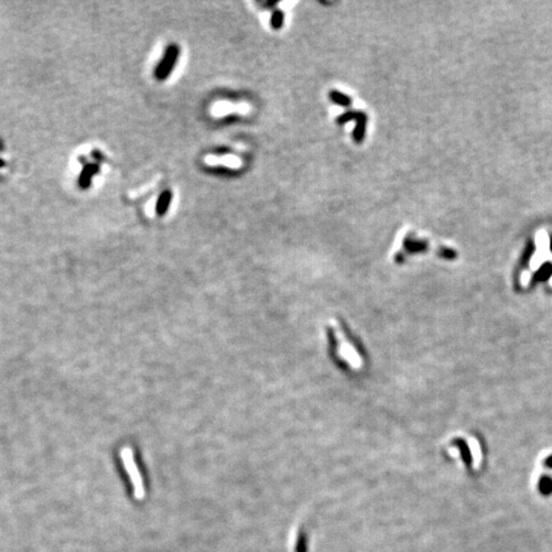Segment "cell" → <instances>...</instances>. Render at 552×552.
Listing matches in <instances>:
<instances>
[{
  "mask_svg": "<svg viewBox=\"0 0 552 552\" xmlns=\"http://www.w3.org/2000/svg\"><path fill=\"white\" fill-rule=\"evenodd\" d=\"M330 97L335 104L340 105V106H349L351 105V98L348 97V96L343 95V93L337 92V91H333Z\"/></svg>",
  "mask_w": 552,
  "mask_h": 552,
  "instance_id": "cell-10",
  "label": "cell"
},
{
  "mask_svg": "<svg viewBox=\"0 0 552 552\" xmlns=\"http://www.w3.org/2000/svg\"><path fill=\"white\" fill-rule=\"evenodd\" d=\"M538 490L543 496H549L552 493V478L548 476L541 477L538 482Z\"/></svg>",
  "mask_w": 552,
  "mask_h": 552,
  "instance_id": "cell-9",
  "label": "cell"
},
{
  "mask_svg": "<svg viewBox=\"0 0 552 552\" xmlns=\"http://www.w3.org/2000/svg\"><path fill=\"white\" fill-rule=\"evenodd\" d=\"M170 199H171V193L169 191L164 192V193L161 194V197H160L159 202H157V206H156L157 215L163 216L164 213L168 211L169 203H170Z\"/></svg>",
  "mask_w": 552,
  "mask_h": 552,
  "instance_id": "cell-8",
  "label": "cell"
},
{
  "mask_svg": "<svg viewBox=\"0 0 552 552\" xmlns=\"http://www.w3.org/2000/svg\"><path fill=\"white\" fill-rule=\"evenodd\" d=\"M283 21H284V14L281 13L280 11H275L274 14H272V18H271V25L274 28H280L281 26H283Z\"/></svg>",
  "mask_w": 552,
  "mask_h": 552,
  "instance_id": "cell-11",
  "label": "cell"
},
{
  "mask_svg": "<svg viewBox=\"0 0 552 552\" xmlns=\"http://www.w3.org/2000/svg\"><path fill=\"white\" fill-rule=\"evenodd\" d=\"M551 271H552L551 265H546V266H544L538 274L535 275V280H546V279L548 278V275L551 274Z\"/></svg>",
  "mask_w": 552,
  "mask_h": 552,
  "instance_id": "cell-12",
  "label": "cell"
},
{
  "mask_svg": "<svg viewBox=\"0 0 552 552\" xmlns=\"http://www.w3.org/2000/svg\"><path fill=\"white\" fill-rule=\"evenodd\" d=\"M97 165H95V164H87L83 168V170H82L81 177H79V187L83 188V189H87V188L90 187L91 179L97 173Z\"/></svg>",
  "mask_w": 552,
  "mask_h": 552,
  "instance_id": "cell-4",
  "label": "cell"
},
{
  "mask_svg": "<svg viewBox=\"0 0 552 552\" xmlns=\"http://www.w3.org/2000/svg\"><path fill=\"white\" fill-rule=\"evenodd\" d=\"M119 458H121L122 464L126 469L129 482L132 485L133 496L137 500H142L143 497L146 496V488H145V483H143L142 476L140 473V468H138L137 463H136L133 450L129 446H123L119 450Z\"/></svg>",
  "mask_w": 552,
  "mask_h": 552,
  "instance_id": "cell-2",
  "label": "cell"
},
{
  "mask_svg": "<svg viewBox=\"0 0 552 552\" xmlns=\"http://www.w3.org/2000/svg\"><path fill=\"white\" fill-rule=\"evenodd\" d=\"M178 56H179V48L177 45L169 46L168 50H166L165 56L163 58L161 63L159 64L156 69V78L157 79H165L168 78V76L170 74L171 69L175 65L178 60Z\"/></svg>",
  "mask_w": 552,
  "mask_h": 552,
  "instance_id": "cell-3",
  "label": "cell"
},
{
  "mask_svg": "<svg viewBox=\"0 0 552 552\" xmlns=\"http://www.w3.org/2000/svg\"><path fill=\"white\" fill-rule=\"evenodd\" d=\"M551 248H552V246H551Z\"/></svg>",
  "mask_w": 552,
  "mask_h": 552,
  "instance_id": "cell-14",
  "label": "cell"
},
{
  "mask_svg": "<svg viewBox=\"0 0 552 552\" xmlns=\"http://www.w3.org/2000/svg\"><path fill=\"white\" fill-rule=\"evenodd\" d=\"M544 466H546L547 468H551V469H552V455H549V457L547 458L546 460H544Z\"/></svg>",
  "mask_w": 552,
  "mask_h": 552,
  "instance_id": "cell-13",
  "label": "cell"
},
{
  "mask_svg": "<svg viewBox=\"0 0 552 552\" xmlns=\"http://www.w3.org/2000/svg\"><path fill=\"white\" fill-rule=\"evenodd\" d=\"M453 445H455L458 449H459V453H460V455H462L463 462L466 463V466L467 467H472V463H473V460H472L471 450L468 449V445L466 444V441L460 440V438H457V440L453 441Z\"/></svg>",
  "mask_w": 552,
  "mask_h": 552,
  "instance_id": "cell-5",
  "label": "cell"
},
{
  "mask_svg": "<svg viewBox=\"0 0 552 552\" xmlns=\"http://www.w3.org/2000/svg\"><path fill=\"white\" fill-rule=\"evenodd\" d=\"M327 333L328 337L331 338L334 356L338 357L343 363H348V366H351L353 370H357V367L362 365L363 359H362L358 345L352 339V337H349L348 331L338 322L330 326Z\"/></svg>",
  "mask_w": 552,
  "mask_h": 552,
  "instance_id": "cell-1",
  "label": "cell"
},
{
  "mask_svg": "<svg viewBox=\"0 0 552 552\" xmlns=\"http://www.w3.org/2000/svg\"><path fill=\"white\" fill-rule=\"evenodd\" d=\"M366 121H367V117L363 113H358L357 114V128L354 131V140L357 142H361L365 137V131H366Z\"/></svg>",
  "mask_w": 552,
  "mask_h": 552,
  "instance_id": "cell-7",
  "label": "cell"
},
{
  "mask_svg": "<svg viewBox=\"0 0 552 552\" xmlns=\"http://www.w3.org/2000/svg\"><path fill=\"white\" fill-rule=\"evenodd\" d=\"M404 247L405 250L409 253L413 252H423L427 250V243L423 241H418V239H413L412 237H408L404 242Z\"/></svg>",
  "mask_w": 552,
  "mask_h": 552,
  "instance_id": "cell-6",
  "label": "cell"
}]
</instances>
